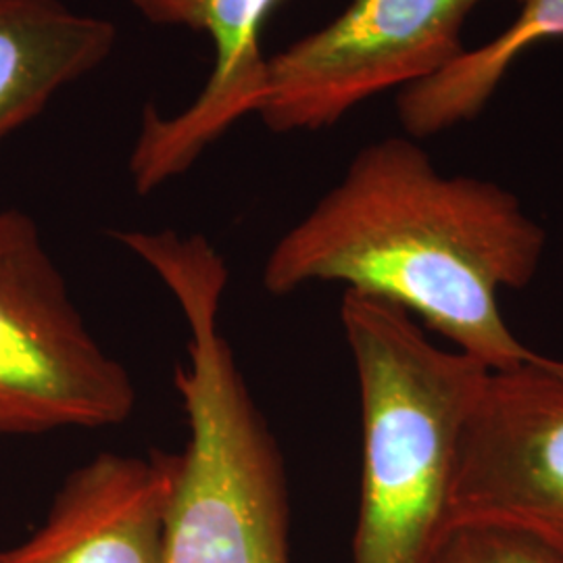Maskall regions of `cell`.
<instances>
[{
  "instance_id": "cell-10",
  "label": "cell",
  "mask_w": 563,
  "mask_h": 563,
  "mask_svg": "<svg viewBox=\"0 0 563 563\" xmlns=\"http://www.w3.org/2000/svg\"><path fill=\"white\" fill-rule=\"evenodd\" d=\"M563 38V0H522L518 18L499 36L428 80L402 88L397 113L405 136L423 141L476 120L511 67L541 42Z\"/></svg>"
},
{
  "instance_id": "cell-6",
  "label": "cell",
  "mask_w": 563,
  "mask_h": 563,
  "mask_svg": "<svg viewBox=\"0 0 563 563\" xmlns=\"http://www.w3.org/2000/svg\"><path fill=\"white\" fill-rule=\"evenodd\" d=\"M501 528L563 558V360L490 369L463 423L451 530Z\"/></svg>"
},
{
  "instance_id": "cell-7",
  "label": "cell",
  "mask_w": 563,
  "mask_h": 563,
  "mask_svg": "<svg viewBox=\"0 0 563 563\" xmlns=\"http://www.w3.org/2000/svg\"><path fill=\"white\" fill-rule=\"evenodd\" d=\"M278 2L132 0L153 23L184 25L207 34L216 53L209 80L184 111L162 115L146 107L142 113L128 165L139 195H148L186 174L236 121L257 111L267 80L263 25Z\"/></svg>"
},
{
  "instance_id": "cell-8",
  "label": "cell",
  "mask_w": 563,
  "mask_h": 563,
  "mask_svg": "<svg viewBox=\"0 0 563 563\" xmlns=\"http://www.w3.org/2000/svg\"><path fill=\"white\" fill-rule=\"evenodd\" d=\"M180 453L104 451L81 463L41 528L0 563H162Z\"/></svg>"
},
{
  "instance_id": "cell-2",
  "label": "cell",
  "mask_w": 563,
  "mask_h": 563,
  "mask_svg": "<svg viewBox=\"0 0 563 563\" xmlns=\"http://www.w3.org/2000/svg\"><path fill=\"white\" fill-rule=\"evenodd\" d=\"M115 239L157 274L186 323L174 384L188 439L162 563H290L280 446L220 323L228 265L201 234L132 230Z\"/></svg>"
},
{
  "instance_id": "cell-3",
  "label": "cell",
  "mask_w": 563,
  "mask_h": 563,
  "mask_svg": "<svg viewBox=\"0 0 563 563\" xmlns=\"http://www.w3.org/2000/svg\"><path fill=\"white\" fill-rule=\"evenodd\" d=\"M341 323L362 407L353 563H437L463 423L490 369L380 299L344 292Z\"/></svg>"
},
{
  "instance_id": "cell-1",
  "label": "cell",
  "mask_w": 563,
  "mask_h": 563,
  "mask_svg": "<svg viewBox=\"0 0 563 563\" xmlns=\"http://www.w3.org/2000/svg\"><path fill=\"white\" fill-rule=\"evenodd\" d=\"M544 246L543 225L511 190L443 176L418 142L390 136L363 146L342 180L274 244L263 286L280 297L341 284L504 369L534 351L507 325L501 295L534 280Z\"/></svg>"
},
{
  "instance_id": "cell-9",
  "label": "cell",
  "mask_w": 563,
  "mask_h": 563,
  "mask_svg": "<svg viewBox=\"0 0 563 563\" xmlns=\"http://www.w3.org/2000/svg\"><path fill=\"white\" fill-rule=\"evenodd\" d=\"M115 42L113 21L63 0H0V146L99 69Z\"/></svg>"
},
{
  "instance_id": "cell-4",
  "label": "cell",
  "mask_w": 563,
  "mask_h": 563,
  "mask_svg": "<svg viewBox=\"0 0 563 563\" xmlns=\"http://www.w3.org/2000/svg\"><path fill=\"white\" fill-rule=\"evenodd\" d=\"M128 367L86 325L36 222L0 211V437L128 422Z\"/></svg>"
},
{
  "instance_id": "cell-11",
  "label": "cell",
  "mask_w": 563,
  "mask_h": 563,
  "mask_svg": "<svg viewBox=\"0 0 563 563\" xmlns=\"http://www.w3.org/2000/svg\"><path fill=\"white\" fill-rule=\"evenodd\" d=\"M437 563H563V558L518 532L462 526L449 532Z\"/></svg>"
},
{
  "instance_id": "cell-5",
  "label": "cell",
  "mask_w": 563,
  "mask_h": 563,
  "mask_svg": "<svg viewBox=\"0 0 563 563\" xmlns=\"http://www.w3.org/2000/svg\"><path fill=\"white\" fill-rule=\"evenodd\" d=\"M488 0H353L267 59L257 115L276 132H318L390 88L462 57L463 25Z\"/></svg>"
}]
</instances>
